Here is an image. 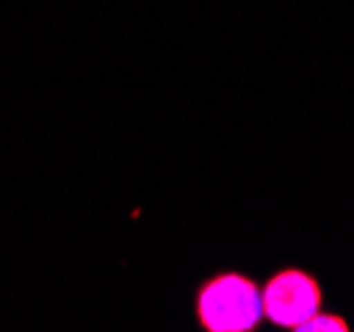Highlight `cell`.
I'll list each match as a JSON object with an SVG mask.
<instances>
[{
	"label": "cell",
	"mask_w": 354,
	"mask_h": 332,
	"mask_svg": "<svg viewBox=\"0 0 354 332\" xmlns=\"http://www.w3.org/2000/svg\"><path fill=\"white\" fill-rule=\"evenodd\" d=\"M261 293L240 274H221L197 290V319L208 332H253L261 322Z\"/></svg>",
	"instance_id": "6da1fadb"
},
{
	"label": "cell",
	"mask_w": 354,
	"mask_h": 332,
	"mask_svg": "<svg viewBox=\"0 0 354 332\" xmlns=\"http://www.w3.org/2000/svg\"><path fill=\"white\" fill-rule=\"evenodd\" d=\"M299 332H349V324L341 319V316H333V314H312L306 322H301Z\"/></svg>",
	"instance_id": "3957f363"
},
{
	"label": "cell",
	"mask_w": 354,
	"mask_h": 332,
	"mask_svg": "<svg viewBox=\"0 0 354 332\" xmlns=\"http://www.w3.org/2000/svg\"><path fill=\"white\" fill-rule=\"evenodd\" d=\"M322 306L317 280L299 268H283L274 274L261 290V311L264 316L285 330H296L301 322L317 314Z\"/></svg>",
	"instance_id": "7a4b0ae2"
}]
</instances>
